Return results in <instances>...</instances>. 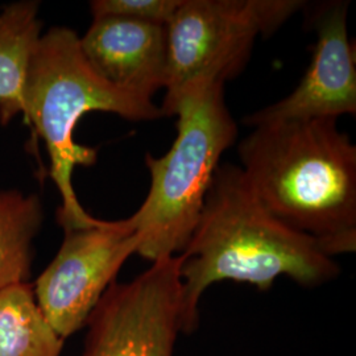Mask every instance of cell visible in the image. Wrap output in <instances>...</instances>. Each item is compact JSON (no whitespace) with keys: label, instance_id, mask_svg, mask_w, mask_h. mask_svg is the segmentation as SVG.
Returning a JSON list of instances; mask_svg holds the SVG:
<instances>
[{"label":"cell","instance_id":"1","mask_svg":"<svg viewBox=\"0 0 356 356\" xmlns=\"http://www.w3.org/2000/svg\"><path fill=\"white\" fill-rule=\"evenodd\" d=\"M179 256L184 334L198 327L201 297L219 281L245 282L266 292L280 276L312 288L341 272L316 238L272 216L242 168L229 163L218 166L197 227Z\"/></svg>","mask_w":356,"mask_h":356},{"label":"cell","instance_id":"2","mask_svg":"<svg viewBox=\"0 0 356 356\" xmlns=\"http://www.w3.org/2000/svg\"><path fill=\"white\" fill-rule=\"evenodd\" d=\"M256 197L330 257L356 248V147L334 119L256 126L238 147Z\"/></svg>","mask_w":356,"mask_h":356},{"label":"cell","instance_id":"3","mask_svg":"<svg viewBox=\"0 0 356 356\" xmlns=\"http://www.w3.org/2000/svg\"><path fill=\"white\" fill-rule=\"evenodd\" d=\"M94 111L119 115L131 122L165 118L152 97L122 89L98 76L81 51L79 36L67 26L41 33L31 53L23 90V114L45 141L51 177L63 204L57 220L63 229L95 222L78 201L73 173L76 166L94 165L98 151L76 143L82 116Z\"/></svg>","mask_w":356,"mask_h":356},{"label":"cell","instance_id":"4","mask_svg":"<svg viewBox=\"0 0 356 356\" xmlns=\"http://www.w3.org/2000/svg\"><path fill=\"white\" fill-rule=\"evenodd\" d=\"M173 115L178 118L176 140L164 156H145L149 191L131 216L140 236L138 254L152 263L185 250L222 154L238 136L223 82L191 83L172 104L168 116Z\"/></svg>","mask_w":356,"mask_h":356},{"label":"cell","instance_id":"5","mask_svg":"<svg viewBox=\"0 0 356 356\" xmlns=\"http://www.w3.org/2000/svg\"><path fill=\"white\" fill-rule=\"evenodd\" d=\"M305 4L301 0H182L166 24L164 115L191 83H226L239 76L256 38L273 35Z\"/></svg>","mask_w":356,"mask_h":356},{"label":"cell","instance_id":"6","mask_svg":"<svg viewBox=\"0 0 356 356\" xmlns=\"http://www.w3.org/2000/svg\"><path fill=\"white\" fill-rule=\"evenodd\" d=\"M181 256L153 261L129 282L114 281L86 322L83 356H175L184 326Z\"/></svg>","mask_w":356,"mask_h":356},{"label":"cell","instance_id":"7","mask_svg":"<svg viewBox=\"0 0 356 356\" xmlns=\"http://www.w3.org/2000/svg\"><path fill=\"white\" fill-rule=\"evenodd\" d=\"M139 245L131 216L114 222L95 219L89 226L64 229L58 252L32 284L40 310L63 339L86 326L91 312Z\"/></svg>","mask_w":356,"mask_h":356},{"label":"cell","instance_id":"8","mask_svg":"<svg viewBox=\"0 0 356 356\" xmlns=\"http://www.w3.org/2000/svg\"><path fill=\"white\" fill-rule=\"evenodd\" d=\"M348 1H330L313 15L317 33L312 61L298 86L279 102L244 119L256 127L285 120L334 119L356 114L355 48L347 29Z\"/></svg>","mask_w":356,"mask_h":356},{"label":"cell","instance_id":"9","mask_svg":"<svg viewBox=\"0 0 356 356\" xmlns=\"http://www.w3.org/2000/svg\"><path fill=\"white\" fill-rule=\"evenodd\" d=\"M79 44L91 69L108 83L152 98L165 89L166 26L99 17L79 38Z\"/></svg>","mask_w":356,"mask_h":356},{"label":"cell","instance_id":"10","mask_svg":"<svg viewBox=\"0 0 356 356\" xmlns=\"http://www.w3.org/2000/svg\"><path fill=\"white\" fill-rule=\"evenodd\" d=\"M40 3L16 1L0 13V123L7 124L23 114V90L29 57L42 23Z\"/></svg>","mask_w":356,"mask_h":356},{"label":"cell","instance_id":"11","mask_svg":"<svg viewBox=\"0 0 356 356\" xmlns=\"http://www.w3.org/2000/svg\"><path fill=\"white\" fill-rule=\"evenodd\" d=\"M64 342L40 310L31 282L0 292V356H60Z\"/></svg>","mask_w":356,"mask_h":356},{"label":"cell","instance_id":"12","mask_svg":"<svg viewBox=\"0 0 356 356\" xmlns=\"http://www.w3.org/2000/svg\"><path fill=\"white\" fill-rule=\"evenodd\" d=\"M44 220L38 194L0 191V292L31 277L33 241Z\"/></svg>","mask_w":356,"mask_h":356},{"label":"cell","instance_id":"13","mask_svg":"<svg viewBox=\"0 0 356 356\" xmlns=\"http://www.w3.org/2000/svg\"><path fill=\"white\" fill-rule=\"evenodd\" d=\"M182 0H94L90 10L94 19L122 17L166 26Z\"/></svg>","mask_w":356,"mask_h":356}]
</instances>
